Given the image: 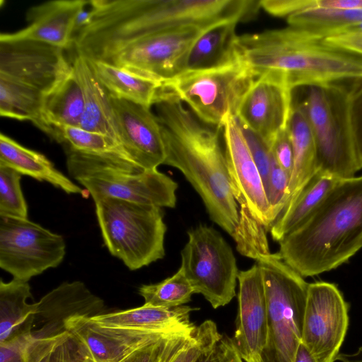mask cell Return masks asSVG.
<instances>
[{"instance_id": "obj_47", "label": "cell", "mask_w": 362, "mask_h": 362, "mask_svg": "<svg viewBox=\"0 0 362 362\" xmlns=\"http://www.w3.org/2000/svg\"><path fill=\"white\" fill-rule=\"evenodd\" d=\"M87 5L79 11L76 17L74 26V35H76L83 28L88 25L92 21L93 10L90 4V6Z\"/></svg>"}, {"instance_id": "obj_50", "label": "cell", "mask_w": 362, "mask_h": 362, "mask_svg": "<svg viewBox=\"0 0 362 362\" xmlns=\"http://www.w3.org/2000/svg\"><path fill=\"white\" fill-rule=\"evenodd\" d=\"M345 33H362V21L344 28L337 35Z\"/></svg>"}, {"instance_id": "obj_29", "label": "cell", "mask_w": 362, "mask_h": 362, "mask_svg": "<svg viewBox=\"0 0 362 362\" xmlns=\"http://www.w3.org/2000/svg\"><path fill=\"white\" fill-rule=\"evenodd\" d=\"M340 180L332 175L317 172L272 226L270 233L272 239L279 242L307 220Z\"/></svg>"}, {"instance_id": "obj_24", "label": "cell", "mask_w": 362, "mask_h": 362, "mask_svg": "<svg viewBox=\"0 0 362 362\" xmlns=\"http://www.w3.org/2000/svg\"><path fill=\"white\" fill-rule=\"evenodd\" d=\"M0 165L21 175L47 182L69 194L88 197V192L57 170L43 154L28 148L3 133L0 134Z\"/></svg>"}, {"instance_id": "obj_7", "label": "cell", "mask_w": 362, "mask_h": 362, "mask_svg": "<svg viewBox=\"0 0 362 362\" xmlns=\"http://www.w3.org/2000/svg\"><path fill=\"white\" fill-rule=\"evenodd\" d=\"M94 202L105 245L129 269L164 257L167 227L161 208L111 197Z\"/></svg>"}, {"instance_id": "obj_32", "label": "cell", "mask_w": 362, "mask_h": 362, "mask_svg": "<svg viewBox=\"0 0 362 362\" xmlns=\"http://www.w3.org/2000/svg\"><path fill=\"white\" fill-rule=\"evenodd\" d=\"M286 21L289 26L325 39L339 34L349 25L361 22L362 8L312 7L289 16Z\"/></svg>"}, {"instance_id": "obj_36", "label": "cell", "mask_w": 362, "mask_h": 362, "mask_svg": "<svg viewBox=\"0 0 362 362\" xmlns=\"http://www.w3.org/2000/svg\"><path fill=\"white\" fill-rule=\"evenodd\" d=\"M21 175L0 165V216L28 218V204L21 186Z\"/></svg>"}, {"instance_id": "obj_15", "label": "cell", "mask_w": 362, "mask_h": 362, "mask_svg": "<svg viewBox=\"0 0 362 362\" xmlns=\"http://www.w3.org/2000/svg\"><path fill=\"white\" fill-rule=\"evenodd\" d=\"M221 129L231 188L240 209L247 210L267 230H270L272 224L262 178L238 118L227 117Z\"/></svg>"}, {"instance_id": "obj_17", "label": "cell", "mask_w": 362, "mask_h": 362, "mask_svg": "<svg viewBox=\"0 0 362 362\" xmlns=\"http://www.w3.org/2000/svg\"><path fill=\"white\" fill-rule=\"evenodd\" d=\"M238 314L233 341L244 362H259L268 335V308L261 271L255 262L238 276Z\"/></svg>"}, {"instance_id": "obj_14", "label": "cell", "mask_w": 362, "mask_h": 362, "mask_svg": "<svg viewBox=\"0 0 362 362\" xmlns=\"http://www.w3.org/2000/svg\"><path fill=\"white\" fill-rule=\"evenodd\" d=\"M349 308L334 284H308L301 343L317 362L337 360L349 327Z\"/></svg>"}, {"instance_id": "obj_37", "label": "cell", "mask_w": 362, "mask_h": 362, "mask_svg": "<svg viewBox=\"0 0 362 362\" xmlns=\"http://www.w3.org/2000/svg\"><path fill=\"white\" fill-rule=\"evenodd\" d=\"M290 177V175L279 165L272 154L266 196L272 225L286 206Z\"/></svg>"}, {"instance_id": "obj_28", "label": "cell", "mask_w": 362, "mask_h": 362, "mask_svg": "<svg viewBox=\"0 0 362 362\" xmlns=\"http://www.w3.org/2000/svg\"><path fill=\"white\" fill-rule=\"evenodd\" d=\"M83 107L82 90L72 70L68 77L44 100L42 117L46 127V134L60 143L62 127H80Z\"/></svg>"}, {"instance_id": "obj_25", "label": "cell", "mask_w": 362, "mask_h": 362, "mask_svg": "<svg viewBox=\"0 0 362 362\" xmlns=\"http://www.w3.org/2000/svg\"><path fill=\"white\" fill-rule=\"evenodd\" d=\"M236 21H226L205 30L190 48L183 72L216 68L240 59Z\"/></svg>"}, {"instance_id": "obj_2", "label": "cell", "mask_w": 362, "mask_h": 362, "mask_svg": "<svg viewBox=\"0 0 362 362\" xmlns=\"http://www.w3.org/2000/svg\"><path fill=\"white\" fill-rule=\"evenodd\" d=\"M237 47L256 77L271 74L292 90L362 78V57L289 25L238 35Z\"/></svg>"}, {"instance_id": "obj_4", "label": "cell", "mask_w": 362, "mask_h": 362, "mask_svg": "<svg viewBox=\"0 0 362 362\" xmlns=\"http://www.w3.org/2000/svg\"><path fill=\"white\" fill-rule=\"evenodd\" d=\"M64 49L28 40H0V115L29 120L46 133L45 98L71 73Z\"/></svg>"}, {"instance_id": "obj_1", "label": "cell", "mask_w": 362, "mask_h": 362, "mask_svg": "<svg viewBox=\"0 0 362 362\" xmlns=\"http://www.w3.org/2000/svg\"><path fill=\"white\" fill-rule=\"evenodd\" d=\"M153 106L165 151L164 165L184 175L202 198L211 220L233 238L240 213L219 129L200 121L165 88Z\"/></svg>"}, {"instance_id": "obj_46", "label": "cell", "mask_w": 362, "mask_h": 362, "mask_svg": "<svg viewBox=\"0 0 362 362\" xmlns=\"http://www.w3.org/2000/svg\"><path fill=\"white\" fill-rule=\"evenodd\" d=\"M315 7L341 9H361L362 0H315Z\"/></svg>"}, {"instance_id": "obj_38", "label": "cell", "mask_w": 362, "mask_h": 362, "mask_svg": "<svg viewBox=\"0 0 362 362\" xmlns=\"http://www.w3.org/2000/svg\"><path fill=\"white\" fill-rule=\"evenodd\" d=\"M214 322L205 320L197 326L192 341L173 361V362H197L209 351L222 337Z\"/></svg>"}, {"instance_id": "obj_31", "label": "cell", "mask_w": 362, "mask_h": 362, "mask_svg": "<svg viewBox=\"0 0 362 362\" xmlns=\"http://www.w3.org/2000/svg\"><path fill=\"white\" fill-rule=\"evenodd\" d=\"M61 144L72 150L110 160L134 173L143 171L129 156L116 139L81 127L66 126L61 129Z\"/></svg>"}, {"instance_id": "obj_11", "label": "cell", "mask_w": 362, "mask_h": 362, "mask_svg": "<svg viewBox=\"0 0 362 362\" xmlns=\"http://www.w3.org/2000/svg\"><path fill=\"white\" fill-rule=\"evenodd\" d=\"M181 266L194 293L202 294L214 309L235 296L239 271L233 251L214 228L199 224L187 231Z\"/></svg>"}, {"instance_id": "obj_45", "label": "cell", "mask_w": 362, "mask_h": 362, "mask_svg": "<svg viewBox=\"0 0 362 362\" xmlns=\"http://www.w3.org/2000/svg\"><path fill=\"white\" fill-rule=\"evenodd\" d=\"M325 40L334 46L362 57V33H345L333 35Z\"/></svg>"}, {"instance_id": "obj_41", "label": "cell", "mask_w": 362, "mask_h": 362, "mask_svg": "<svg viewBox=\"0 0 362 362\" xmlns=\"http://www.w3.org/2000/svg\"><path fill=\"white\" fill-rule=\"evenodd\" d=\"M197 362H244L232 338L223 335Z\"/></svg>"}, {"instance_id": "obj_33", "label": "cell", "mask_w": 362, "mask_h": 362, "mask_svg": "<svg viewBox=\"0 0 362 362\" xmlns=\"http://www.w3.org/2000/svg\"><path fill=\"white\" fill-rule=\"evenodd\" d=\"M28 362H95L84 344L66 330L50 338L29 337Z\"/></svg>"}, {"instance_id": "obj_9", "label": "cell", "mask_w": 362, "mask_h": 362, "mask_svg": "<svg viewBox=\"0 0 362 362\" xmlns=\"http://www.w3.org/2000/svg\"><path fill=\"white\" fill-rule=\"evenodd\" d=\"M65 151L69 175L94 202L111 197L160 208L176 205L177 183L158 169L134 173L104 158Z\"/></svg>"}, {"instance_id": "obj_10", "label": "cell", "mask_w": 362, "mask_h": 362, "mask_svg": "<svg viewBox=\"0 0 362 362\" xmlns=\"http://www.w3.org/2000/svg\"><path fill=\"white\" fill-rule=\"evenodd\" d=\"M256 78L240 59L216 68L185 71L163 84L200 121L221 129L227 117H236Z\"/></svg>"}, {"instance_id": "obj_48", "label": "cell", "mask_w": 362, "mask_h": 362, "mask_svg": "<svg viewBox=\"0 0 362 362\" xmlns=\"http://www.w3.org/2000/svg\"><path fill=\"white\" fill-rule=\"evenodd\" d=\"M336 361L341 362H362V346L352 354H340L337 356Z\"/></svg>"}, {"instance_id": "obj_19", "label": "cell", "mask_w": 362, "mask_h": 362, "mask_svg": "<svg viewBox=\"0 0 362 362\" xmlns=\"http://www.w3.org/2000/svg\"><path fill=\"white\" fill-rule=\"evenodd\" d=\"M35 303L31 334L38 339L64 333L66 331V322L73 317L92 318L105 314L103 300L80 281L61 284Z\"/></svg>"}, {"instance_id": "obj_12", "label": "cell", "mask_w": 362, "mask_h": 362, "mask_svg": "<svg viewBox=\"0 0 362 362\" xmlns=\"http://www.w3.org/2000/svg\"><path fill=\"white\" fill-rule=\"evenodd\" d=\"M205 30L194 25L164 30L105 50L87 59L107 63L164 83L183 72L190 48Z\"/></svg>"}, {"instance_id": "obj_21", "label": "cell", "mask_w": 362, "mask_h": 362, "mask_svg": "<svg viewBox=\"0 0 362 362\" xmlns=\"http://www.w3.org/2000/svg\"><path fill=\"white\" fill-rule=\"evenodd\" d=\"M65 327L84 344L95 362H120L140 347L172 336L105 327L83 317L69 319Z\"/></svg>"}, {"instance_id": "obj_30", "label": "cell", "mask_w": 362, "mask_h": 362, "mask_svg": "<svg viewBox=\"0 0 362 362\" xmlns=\"http://www.w3.org/2000/svg\"><path fill=\"white\" fill-rule=\"evenodd\" d=\"M87 60L110 95L148 108L154 105L163 88V83L132 74L107 63Z\"/></svg>"}, {"instance_id": "obj_44", "label": "cell", "mask_w": 362, "mask_h": 362, "mask_svg": "<svg viewBox=\"0 0 362 362\" xmlns=\"http://www.w3.org/2000/svg\"><path fill=\"white\" fill-rule=\"evenodd\" d=\"M31 335L0 343V362H28L26 346Z\"/></svg>"}, {"instance_id": "obj_43", "label": "cell", "mask_w": 362, "mask_h": 362, "mask_svg": "<svg viewBox=\"0 0 362 362\" xmlns=\"http://www.w3.org/2000/svg\"><path fill=\"white\" fill-rule=\"evenodd\" d=\"M270 151L279 165L291 176L293 165V151L288 127L276 136L270 146Z\"/></svg>"}, {"instance_id": "obj_13", "label": "cell", "mask_w": 362, "mask_h": 362, "mask_svg": "<svg viewBox=\"0 0 362 362\" xmlns=\"http://www.w3.org/2000/svg\"><path fill=\"white\" fill-rule=\"evenodd\" d=\"M66 255L64 238L28 218L0 216V267L28 281L57 267Z\"/></svg>"}, {"instance_id": "obj_42", "label": "cell", "mask_w": 362, "mask_h": 362, "mask_svg": "<svg viewBox=\"0 0 362 362\" xmlns=\"http://www.w3.org/2000/svg\"><path fill=\"white\" fill-rule=\"evenodd\" d=\"M315 0H261L260 6L269 14L285 17L305 8L315 7Z\"/></svg>"}, {"instance_id": "obj_49", "label": "cell", "mask_w": 362, "mask_h": 362, "mask_svg": "<svg viewBox=\"0 0 362 362\" xmlns=\"http://www.w3.org/2000/svg\"><path fill=\"white\" fill-rule=\"evenodd\" d=\"M294 362H317L305 346L300 343Z\"/></svg>"}, {"instance_id": "obj_8", "label": "cell", "mask_w": 362, "mask_h": 362, "mask_svg": "<svg viewBox=\"0 0 362 362\" xmlns=\"http://www.w3.org/2000/svg\"><path fill=\"white\" fill-rule=\"evenodd\" d=\"M333 83L305 86L303 107L315 139L317 172L339 179L359 170L348 111V84Z\"/></svg>"}, {"instance_id": "obj_26", "label": "cell", "mask_w": 362, "mask_h": 362, "mask_svg": "<svg viewBox=\"0 0 362 362\" xmlns=\"http://www.w3.org/2000/svg\"><path fill=\"white\" fill-rule=\"evenodd\" d=\"M288 131L293 146V165L284 209L294 201L317 172V151L313 132L303 107L293 101Z\"/></svg>"}, {"instance_id": "obj_18", "label": "cell", "mask_w": 362, "mask_h": 362, "mask_svg": "<svg viewBox=\"0 0 362 362\" xmlns=\"http://www.w3.org/2000/svg\"><path fill=\"white\" fill-rule=\"evenodd\" d=\"M119 141L143 170L164 165L165 151L160 125L151 108L110 95Z\"/></svg>"}, {"instance_id": "obj_20", "label": "cell", "mask_w": 362, "mask_h": 362, "mask_svg": "<svg viewBox=\"0 0 362 362\" xmlns=\"http://www.w3.org/2000/svg\"><path fill=\"white\" fill-rule=\"evenodd\" d=\"M86 0H55L30 7L26 12L28 25L12 33H1L0 40H28L61 49L74 41V26L79 11Z\"/></svg>"}, {"instance_id": "obj_3", "label": "cell", "mask_w": 362, "mask_h": 362, "mask_svg": "<svg viewBox=\"0 0 362 362\" xmlns=\"http://www.w3.org/2000/svg\"><path fill=\"white\" fill-rule=\"evenodd\" d=\"M279 243L280 257L303 277L346 262L362 248V175L341 179L318 209Z\"/></svg>"}, {"instance_id": "obj_22", "label": "cell", "mask_w": 362, "mask_h": 362, "mask_svg": "<svg viewBox=\"0 0 362 362\" xmlns=\"http://www.w3.org/2000/svg\"><path fill=\"white\" fill-rule=\"evenodd\" d=\"M197 310L187 305L165 308L144 303L139 308L105 313L91 319L110 327L169 335L192 334L197 326L191 322L190 313Z\"/></svg>"}, {"instance_id": "obj_6", "label": "cell", "mask_w": 362, "mask_h": 362, "mask_svg": "<svg viewBox=\"0 0 362 362\" xmlns=\"http://www.w3.org/2000/svg\"><path fill=\"white\" fill-rule=\"evenodd\" d=\"M268 308V335L259 362H294L301 343L308 283L278 252L257 253Z\"/></svg>"}, {"instance_id": "obj_23", "label": "cell", "mask_w": 362, "mask_h": 362, "mask_svg": "<svg viewBox=\"0 0 362 362\" xmlns=\"http://www.w3.org/2000/svg\"><path fill=\"white\" fill-rule=\"evenodd\" d=\"M71 66L83 96V113L80 127L107 135L120 143L109 93L84 57L76 54Z\"/></svg>"}, {"instance_id": "obj_16", "label": "cell", "mask_w": 362, "mask_h": 362, "mask_svg": "<svg viewBox=\"0 0 362 362\" xmlns=\"http://www.w3.org/2000/svg\"><path fill=\"white\" fill-rule=\"evenodd\" d=\"M293 91L271 74L257 77L238 107L236 117L240 125L255 133L270 148L276 136L288 127Z\"/></svg>"}, {"instance_id": "obj_39", "label": "cell", "mask_w": 362, "mask_h": 362, "mask_svg": "<svg viewBox=\"0 0 362 362\" xmlns=\"http://www.w3.org/2000/svg\"><path fill=\"white\" fill-rule=\"evenodd\" d=\"M348 111L355 156L362 168V78L348 84Z\"/></svg>"}, {"instance_id": "obj_27", "label": "cell", "mask_w": 362, "mask_h": 362, "mask_svg": "<svg viewBox=\"0 0 362 362\" xmlns=\"http://www.w3.org/2000/svg\"><path fill=\"white\" fill-rule=\"evenodd\" d=\"M32 297L28 281L13 279L0 281V343L32 334L36 303L29 304Z\"/></svg>"}, {"instance_id": "obj_34", "label": "cell", "mask_w": 362, "mask_h": 362, "mask_svg": "<svg viewBox=\"0 0 362 362\" xmlns=\"http://www.w3.org/2000/svg\"><path fill=\"white\" fill-rule=\"evenodd\" d=\"M139 293L145 304L173 308L189 302L194 291L180 268L172 276L159 283L142 285Z\"/></svg>"}, {"instance_id": "obj_40", "label": "cell", "mask_w": 362, "mask_h": 362, "mask_svg": "<svg viewBox=\"0 0 362 362\" xmlns=\"http://www.w3.org/2000/svg\"><path fill=\"white\" fill-rule=\"evenodd\" d=\"M241 128L249 149L262 178L266 192L272 158L270 148L268 145L255 133L242 126Z\"/></svg>"}, {"instance_id": "obj_35", "label": "cell", "mask_w": 362, "mask_h": 362, "mask_svg": "<svg viewBox=\"0 0 362 362\" xmlns=\"http://www.w3.org/2000/svg\"><path fill=\"white\" fill-rule=\"evenodd\" d=\"M194 332L160 338L135 350L120 362H173L192 341Z\"/></svg>"}, {"instance_id": "obj_5", "label": "cell", "mask_w": 362, "mask_h": 362, "mask_svg": "<svg viewBox=\"0 0 362 362\" xmlns=\"http://www.w3.org/2000/svg\"><path fill=\"white\" fill-rule=\"evenodd\" d=\"M261 8L255 0H115L107 20L119 44L184 25L204 29L226 21L252 20Z\"/></svg>"}]
</instances>
